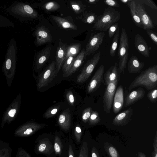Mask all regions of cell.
Here are the masks:
<instances>
[{"label":"cell","instance_id":"39","mask_svg":"<svg viewBox=\"0 0 157 157\" xmlns=\"http://www.w3.org/2000/svg\"><path fill=\"white\" fill-rule=\"evenodd\" d=\"M14 24L6 17L0 14V27H13Z\"/></svg>","mask_w":157,"mask_h":157},{"label":"cell","instance_id":"23","mask_svg":"<svg viewBox=\"0 0 157 157\" xmlns=\"http://www.w3.org/2000/svg\"><path fill=\"white\" fill-rule=\"evenodd\" d=\"M46 126L44 124L32 123L27 125L19 132L17 133V135L20 136H28L33 135Z\"/></svg>","mask_w":157,"mask_h":157},{"label":"cell","instance_id":"24","mask_svg":"<svg viewBox=\"0 0 157 157\" xmlns=\"http://www.w3.org/2000/svg\"><path fill=\"white\" fill-rule=\"evenodd\" d=\"M52 18L57 25L61 28L76 30L77 28L73 20L68 17H63L53 16Z\"/></svg>","mask_w":157,"mask_h":157},{"label":"cell","instance_id":"31","mask_svg":"<svg viewBox=\"0 0 157 157\" xmlns=\"http://www.w3.org/2000/svg\"><path fill=\"white\" fill-rule=\"evenodd\" d=\"M83 130L79 124L75 126L71 137L75 143L78 145H80L84 134Z\"/></svg>","mask_w":157,"mask_h":157},{"label":"cell","instance_id":"4","mask_svg":"<svg viewBox=\"0 0 157 157\" xmlns=\"http://www.w3.org/2000/svg\"><path fill=\"white\" fill-rule=\"evenodd\" d=\"M36 143L34 151L36 154L47 157H57L54 151V135L52 133H43L39 135Z\"/></svg>","mask_w":157,"mask_h":157},{"label":"cell","instance_id":"17","mask_svg":"<svg viewBox=\"0 0 157 157\" xmlns=\"http://www.w3.org/2000/svg\"><path fill=\"white\" fill-rule=\"evenodd\" d=\"M134 45L137 51L144 56H150V49L143 37L140 34H136L134 38Z\"/></svg>","mask_w":157,"mask_h":157},{"label":"cell","instance_id":"10","mask_svg":"<svg viewBox=\"0 0 157 157\" xmlns=\"http://www.w3.org/2000/svg\"><path fill=\"white\" fill-rule=\"evenodd\" d=\"M105 33L103 32L92 34L87 44L85 49V58L93 54L102 43Z\"/></svg>","mask_w":157,"mask_h":157},{"label":"cell","instance_id":"32","mask_svg":"<svg viewBox=\"0 0 157 157\" xmlns=\"http://www.w3.org/2000/svg\"><path fill=\"white\" fill-rule=\"evenodd\" d=\"M70 3L72 10L77 14L82 13L86 8V5L80 1H71Z\"/></svg>","mask_w":157,"mask_h":157},{"label":"cell","instance_id":"45","mask_svg":"<svg viewBox=\"0 0 157 157\" xmlns=\"http://www.w3.org/2000/svg\"><path fill=\"white\" fill-rule=\"evenodd\" d=\"M142 4H145L151 8L157 10V6L152 0H140L138 1Z\"/></svg>","mask_w":157,"mask_h":157},{"label":"cell","instance_id":"50","mask_svg":"<svg viewBox=\"0 0 157 157\" xmlns=\"http://www.w3.org/2000/svg\"><path fill=\"white\" fill-rule=\"evenodd\" d=\"M99 1V0H86V1L88 3L92 5L95 4L98 2Z\"/></svg>","mask_w":157,"mask_h":157},{"label":"cell","instance_id":"30","mask_svg":"<svg viewBox=\"0 0 157 157\" xmlns=\"http://www.w3.org/2000/svg\"><path fill=\"white\" fill-rule=\"evenodd\" d=\"M81 48V45L79 43L67 45L64 61L70 56H77L80 51Z\"/></svg>","mask_w":157,"mask_h":157},{"label":"cell","instance_id":"37","mask_svg":"<svg viewBox=\"0 0 157 157\" xmlns=\"http://www.w3.org/2000/svg\"><path fill=\"white\" fill-rule=\"evenodd\" d=\"M101 121V118L98 112L96 111H93L88 121V124L94 125L98 124Z\"/></svg>","mask_w":157,"mask_h":157},{"label":"cell","instance_id":"36","mask_svg":"<svg viewBox=\"0 0 157 157\" xmlns=\"http://www.w3.org/2000/svg\"><path fill=\"white\" fill-rule=\"evenodd\" d=\"M43 7L46 11H52L58 10L60 8V6L56 2L51 1L45 3Z\"/></svg>","mask_w":157,"mask_h":157},{"label":"cell","instance_id":"12","mask_svg":"<svg viewBox=\"0 0 157 157\" xmlns=\"http://www.w3.org/2000/svg\"><path fill=\"white\" fill-rule=\"evenodd\" d=\"M34 35L36 37L35 44L37 46L50 43L52 40V36L49 30L43 26L37 28Z\"/></svg>","mask_w":157,"mask_h":157},{"label":"cell","instance_id":"1","mask_svg":"<svg viewBox=\"0 0 157 157\" xmlns=\"http://www.w3.org/2000/svg\"><path fill=\"white\" fill-rule=\"evenodd\" d=\"M150 90L157 86V65L149 67L136 77L128 88L129 91L138 86Z\"/></svg>","mask_w":157,"mask_h":157},{"label":"cell","instance_id":"47","mask_svg":"<svg viewBox=\"0 0 157 157\" xmlns=\"http://www.w3.org/2000/svg\"><path fill=\"white\" fill-rule=\"evenodd\" d=\"M153 146L154 148V150L151 153V155L150 157H157V133L156 132L154 137Z\"/></svg>","mask_w":157,"mask_h":157},{"label":"cell","instance_id":"35","mask_svg":"<svg viewBox=\"0 0 157 157\" xmlns=\"http://www.w3.org/2000/svg\"><path fill=\"white\" fill-rule=\"evenodd\" d=\"M119 32L120 27H119L114 36L110 48L109 53L110 56L111 57H114L116 54V49L118 45Z\"/></svg>","mask_w":157,"mask_h":157},{"label":"cell","instance_id":"7","mask_svg":"<svg viewBox=\"0 0 157 157\" xmlns=\"http://www.w3.org/2000/svg\"><path fill=\"white\" fill-rule=\"evenodd\" d=\"M101 55V52L99 51L96 53L92 58L87 60L81 73L77 77L78 82L82 83L88 79L99 62Z\"/></svg>","mask_w":157,"mask_h":157},{"label":"cell","instance_id":"34","mask_svg":"<svg viewBox=\"0 0 157 157\" xmlns=\"http://www.w3.org/2000/svg\"><path fill=\"white\" fill-rule=\"evenodd\" d=\"M68 147L67 157H77L78 150L71 136H68Z\"/></svg>","mask_w":157,"mask_h":157},{"label":"cell","instance_id":"3","mask_svg":"<svg viewBox=\"0 0 157 157\" xmlns=\"http://www.w3.org/2000/svg\"><path fill=\"white\" fill-rule=\"evenodd\" d=\"M121 18L120 13L113 7H109L105 9L103 14L94 24L93 29L101 32H105Z\"/></svg>","mask_w":157,"mask_h":157},{"label":"cell","instance_id":"15","mask_svg":"<svg viewBox=\"0 0 157 157\" xmlns=\"http://www.w3.org/2000/svg\"><path fill=\"white\" fill-rule=\"evenodd\" d=\"M51 46H47L35 54V63L37 69H40L48 60L51 55Z\"/></svg>","mask_w":157,"mask_h":157},{"label":"cell","instance_id":"46","mask_svg":"<svg viewBox=\"0 0 157 157\" xmlns=\"http://www.w3.org/2000/svg\"><path fill=\"white\" fill-rule=\"evenodd\" d=\"M66 97L70 104L72 106H73L74 104L75 98L71 90H68L67 92Z\"/></svg>","mask_w":157,"mask_h":157},{"label":"cell","instance_id":"18","mask_svg":"<svg viewBox=\"0 0 157 157\" xmlns=\"http://www.w3.org/2000/svg\"><path fill=\"white\" fill-rule=\"evenodd\" d=\"M67 46L66 43L62 42L60 40H59L56 51L55 61L57 73L59 72L64 62Z\"/></svg>","mask_w":157,"mask_h":157},{"label":"cell","instance_id":"51","mask_svg":"<svg viewBox=\"0 0 157 157\" xmlns=\"http://www.w3.org/2000/svg\"><path fill=\"white\" fill-rule=\"evenodd\" d=\"M132 0H121L120 1L122 3L128 6Z\"/></svg>","mask_w":157,"mask_h":157},{"label":"cell","instance_id":"29","mask_svg":"<svg viewBox=\"0 0 157 157\" xmlns=\"http://www.w3.org/2000/svg\"><path fill=\"white\" fill-rule=\"evenodd\" d=\"M105 157L97 142L92 139L90 144V157Z\"/></svg>","mask_w":157,"mask_h":157},{"label":"cell","instance_id":"48","mask_svg":"<svg viewBox=\"0 0 157 157\" xmlns=\"http://www.w3.org/2000/svg\"><path fill=\"white\" fill-rule=\"evenodd\" d=\"M105 4L110 7H118L119 5L117 1L115 0H106L104 1Z\"/></svg>","mask_w":157,"mask_h":157},{"label":"cell","instance_id":"16","mask_svg":"<svg viewBox=\"0 0 157 157\" xmlns=\"http://www.w3.org/2000/svg\"><path fill=\"white\" fill-rule=\"evenodd\" d=\"M133 113V109L129 108L116 115L113 119L112 124L117 126L127 125L131 121Z\"/></svg>","mask_w":157,"mask_h":157},{"label":"cell","instance_id":"9","mask_svg":"<svg viewBox=\"0 0 157 157\" xmlns=\"http://www.w3.org/2000/svg\"><path fill=\"white\" fill-rule=\"evenodd\" d=\"M119 81L109 83L106 86L103 97V104L104 112L109 113L112 107L114 94Z\"/></svg>","mask_w":157,"mask_h":157},{"label":"cell","instance_id":"20","mask_svg":"<svg viewBox=\"0 0 157 157\" xmlns=\"http://www.w3.org/2000/svg\"><path fill=\"white\" fill-rule=\"evenodd\" d=\"M58 123L64 132H67L70 130L71 125V117L69 108L64 110L59 115Z\"/></svg>","mask_w":157,"mask_h":157},{"label":"cell","instance_id":"22","mask_svg":"<svg viewBox=\"0 0 157 157\" xmlns=\"http://www.w3.org/2000/svg\"><path fill=\"white\" fill-rule=\"evenodd\" d=\"M124 104L123 89L122 86H119L115 92L113 101V110L114 113H117L122 108Z\"/></svg>","mask_w":157,"mask_h":157},{"label":"cell","instance_id":"25","mask_svg":"<svg viewBox=\"0 0 157 157\" xmlns=\"http://www.w3.org/2000/svg\"><path fill=\"white\" fill-rule=\"evenodd\" d=\"M144 66L143 62H140L136 56L133 55L128 61V70L130 74L139 73L143 68Z\"/></svg>","mask_w":157,"mask_h":157},{"label":"cell","instance_id":"11","mask_svg":"<svg viewBox=\"0 0 157 157\" xmlns=\"http://www.w3.org/2000/svg\"><path fill=\"white\" fill-rule=\"evenodd\" d=\"M104 72V67L102 64L97 70L88 85L87 91L88 93L96 91L102 83H105L103 78Z\"/></svg>","mask_w":157,"mask_h":157},{"label":"cell","instance_id":"40","mask_svg":"<svg viewBox=\"0 0 157 157\" xmlns=\"http://www.w3.org/2000/svg\"><path fill=\"white\" fill-rule=\"evenodd\" d=\"M60 107V106L59 105L52 107L44 113V117L46 118H49L53 117L58 111Z\"/></svg>","mask_w":157,"mask_h":157},{"label":"cell","instance_id":"33","mask_svg":"<svg viewBox=\"0 0 157 157\" xmlns=\"http://www.w3.org/2000/svg\"><path fill=\"white\" fill-rule=\"evenodd\" d=\"M104 149L109 157H120L117 150L111 144L107 142L105 143Z\"/></svg>","mask_w":157,"mask_h":157},{"label":"cell","instance_id":"14","mask_svg":"<svg viewBox=\"0 0 157 157\" xmlns=\"http://www.w3.org/2000/svg\"><path fill=\"white\" fill-rule=\"evenodd\" d=\"M89 132H86L83 135L78 150L77 157H90V144L92 139Z\"/></svg>","mask_w":157,"mask_h":157},{"label":"cell","instance_id":"26","mask_svg":"<svg viewBox=\"0 0 157 157\" xmlns=\"http://www.w3.org/2000/svg\"><path fill=\"white\" fill-rule=\"evenodd\" d=\"M85 58V49H83L75 57L74 62L69 70L63 74L64 77H68L74 73L82 63Z\"/></svg>","mask_w":157,"mask_h":157},{"label":"cell","instance_id":"54","mask_svg":"<svg viewBox=\"0 0 157 157\" xmlns=\"http://www.w3.org/2000/svg\"><path fill=\"white\" fill-rule=\"evenodd\" d=\"M2 151H2L1 157H8L7 155H5V153H4V155H2L3 153V152L2 153Z\"/></svg>","mask_w":157,"mask_h":157},{"label":"cell","instance_id":"41","mask_svg":"<svg viewBox=\"0 0 157 157\" xmlns=\"http://www.w3.org/2000/svg\"><path fill=\"white\" fill-rule=\"evenodd\" d=\"M92 111V109L91 107H87L83 110L82 118V121L84 123H86L88 122Z\"/></svg>","mask_w":157,"mask_h":157},{"label":"cell","instance_id":"28","mask_svg":"<svg viewBox=\"0 0 157 157\" xmlns=\"http://www.w3.org/2000/svg\"><path fill=\"white\" fill-rule=\"evenodd\" d=\"M131 18L134 24L137 26L143 28L142 23L136 9V1L132 0L129 5Z\"/></svg>","mask_w":157,"mask_h":157},{"label":"cell","instance_id":"42","mask_svg":"<svg viewBox=\"0 0 157 157\" xmlns=\"http://www.w3.org/2000/svg\"><path fill=\"white\" fill-rule=\"evenodd\" d=\"M147 97L151 102H156L157 101V89L156 88L149 91L147 94Z\"/></svg>","mask_w":157,"mask_h":157},{"label":"cell","instance_id":"5","mask_svg":"<svg viewBox=\"0 0 157 157\" xmlns=\"http://www.w3.org/2000/svg\"><path fill=\"white\" fill-rule=\"evenodd\" d=\"M128 50L129 42L128 35L125 29L122 28L117 52L119 60L118 69L120 74L124 72L126 68L129 54Z\"/></svg>","mask_w":157,"mask_h":157},{"label":"cell","instance_id":"44","mask_svg":"<svg viewBox=\"0 0 157 157\" xmlns=\"http://www.w3.org/2000/svg\"><path fill=\"white\" fill-rule=\"evenodd\" d=\"M118 23H116L111 25L108 29V36L109 38H112L114 36L118 27Z\"/></svg>","mask_w":157,"mask_h":157},{"label":"cell","instance_id":"49","mask_svg":"<svg viewBox=\"0 0 157 157\" xmlns=\"http://www.w3.org/2000/svg\"><path fill=\"white\" fill-rule=\"evenodd\" d=\"M16 112V110L15 109L10 110L8 113L9 115L11 117H13L14 116Z\"/></svg>","mask_w":157,"mask_h":157},{"label":"cell","instance_id":"13","mask_svg":"<svg viewBox=\"0 0 157 157\" xmlns=\"http://www.w3.org/2000/svg\"><path fill=\"white\" fill-rule=\"evenodd\" d=\"M136 2L137 10L142 23L143 29L145 30L154 28L155 27L153 22L145 11L143 4L138 1Z\"/></svg>","mask_w":157,"mask_h":157},{"label":"cell","instance_id":"19","mask_svg":"<svg viewBox=\"0 0 157 157\" xmlns=\"http://www.w3.org/2000/svg\"><path fill=\"white\" fill-rule=\"evenodd\" d=\"M145 92L142 87L133 90L127 94L125 99L124 106L127 107L130 106L143 98Z\"/></svg>","mask_w":157,"mask_h":157},{"label":"cell","instance_id":"38","mask_svg":"<svg viewBox=\"0 0 157 157\" xmlns=\"http://www.w3.org/2000/svg\"><path fill=\"white\" fill-rule=\"evenodd\" d=\"M76 57L70 56L64 61L62 66L63 74L66 73L69 70Z\"/></svg>","mask_w":157,"mask_h":157},{"label":"cell","instance_id":"52","mask_svg":"<svg viewBox=\"0 0 157 157\" xmlns=\"http://www.w3.org/2000/svg\"><path fill=\"white\" fill-rule=\"evenodd\" d=\"M22 157H31L30 155L25 151H22Z\"/></svg>","mask_w":157,"mask_h":157},{"label":"cell","instance_id":"21","mask_svg":"<svg viewBox=\"0 0 157 157\" xmlns=\"http://www.w3.org/2000/svg\"><path fill=\"white\" fill-rule=\"evenodd\" d=\"M121 74L119 72L117 62L111 67L103 75L104 83L106 86L109 83L119 80Z\"/></svg>","mask_w":157,"mask_h":157},{"label":"cell","instance_id":"2","mask_svg":"<svg viewBox=\"0 0 157 157\" xmlns=\"http://www.w3.org/2000/svg\"><path fill=\"white\" fill-rule=\"evenodd\" d=\"M6 10L11 16L20 21L28 19L38 17L37 12L30 6L22 2H16L6 8Z\"/></svg>","mask_w":157,"mask_h":157},{"label":"cell","instance_id":"53","mask_svg":"<svg viewBox=\"0 0 157 157\" xmlns=\"http://www.w3.org/2000/svg\"><path fill=\"white\" fill-rule=\"evenodd\" d=\"M138 157H147L142 152H139L138 153Z\"/></svg>","mask_w":157,"mask_h":157},{"label":"cell","instance_id":"8","mask_svg":"<svg viewBox=\"0 0 157 157\" xmlns=\"http://www.w3.org/2000/svg\"><path fill=\"white\" fill-rule=\"evenodd\" d=\"M55 61H52L40 75L37 84L40 89L47 86L57 75Z\"/></svg>","mask_w":157,"mask_h":157},{"label":"cell","instance_id":"43","mask_svg":"<svg viewBox=\"0 0 157 157\" xmlns=\"http://www.w3.org/2000/svg\"><path fill=\"white\" fill-rule=\"evenodd\" d=\"M150 39L156 45H157V36L156 33L150 29L145 30Z\"/></svg>","mask_w":157,"mask_h":157},{"label":"cell","instance_id":"27","mask_svg":"<svg viewBox=\"0 0 157 157\" xmlns=\"http://www.w3.org/2000/svg\"><path fill=\"white\" fill-rule=\"evenodd\" d=\"M95 13L88 11H84L76 18L82 22L86 24H95L100 17Z\"/></svg>","mask_w":157,"mask_h":157},{"label":"cell","instance_id":"6","mask_svg":"<svg viewBox=\"0 0 157 157\" xmlns=\"http://www.w3.org/2000/svg\"><path fill=\"white\" fill-rule=\"evenodd\" d=\"M68 136L63 133L56 131L54 135V149L57 157H67Z\"/></svg>","mask_w":157,"mask_h":157}]
</instances>
